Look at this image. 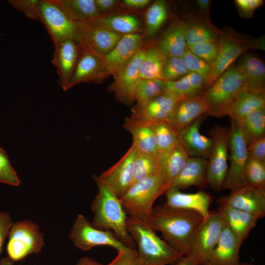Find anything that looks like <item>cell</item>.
Segmentation results:
<instances>
[{
    "label": "cell",
    "instance_id": "f6af8a7d",
    "mask_svg": "<svg viewBox=\"0 0 265 265\" xmlns=\"http://www.w3.org/2000/svg\"><path fill=\"white\" fill-rule=\"evenodd\" d=\"M186 67L190 72L196 73L205 80L207 85L211 73V68L202 58L188 50L182 56Z\"/></svg>",
    "mask_w": 265,
    "mask_h": 265
},
{
    "label": "cell",
    "instance_id": "d4e9b609",
    "mask_svg": "<svg viewBox=\"0 0 265 265\" xmlns=\"http://www.w3.org/2000/svg\"><path fill=\"white\" fill-rule=\"evenodd\" d=\"M153 45L166 57H182L188 50L183 20L173 21Z\"/></svg>",
    "mask_w": 265,
    "mask_h": 265
},
{
    "label": "cell",
    "instance_id": "5bb4252c",
    "mask_svg": "<svg viewBox=\"0 0 265 265\" xmlns=\"http://www.w3.org/2000/svg\"><path fill=\"white\" fill-rule=\"evenodd\" d=\"M145 53V50L140 49L108 87L109 92L114 93L115 99L126 105L132 106L135 102V90L140 79L139 67Z\"/></svg>",
    "mask_w": 265,
    "mask_h": 265
},
{
    "label": "cell",
    "instance_id": "d6986e66",
    "mask_svg": "<svg viewBox=\"0 0 265 265\" xmlns=\"http://www.w3.org/2000/svg\"><path fill=\"white\" fill-rule=\"evenodd\" d=\"M54 47L52 62L58 76L57 82L63 90L66 91L77 61L79 45L74 39L68 38Z\"/></svg>",
    "mask_w": 265,
    "mask_h": 265
},
{
    "label": "cell",
    "instance_id": "484cf974",
    "mask_svg": "<svg viewBox=\"0 0 265 265\" xmlns=\"http://www.w3.org/2000/svg\"><path fill=\"white\" fill-rule=\"evenodd\" d=\"M208 159L189 157L183 168L171 182L169 187L184 189L190 186L205 188L207 186L206 170Z\"/></svg>",
    "mask_w": 265,
    "mask_h": 265
},
{
    "label": "cell",
    "instance_id": "9f6ffc18",
    "mask_svg": "<svg viewBox=\"0 0 265 265\" xmlns=\"http://www.w3.org/2000/svg\"><path fill=\"white\" fill-rule=\"evenodd\" d=\"M170 265H200L199 262L194 255L188 254L185 256L179 262Z\"/></svg>",
    "mask_w": 265,
    "mask_h": 265
},
{
    "label": "cell",
    "instance_id": "ba28073f",
    "mask_svg": "<svg viewBox=\"0 0 265 265\" xmlns=\"http://www.w3.org/2000/svg\"><path fill=\"white\" fill-rule=\"evenodd\" d=\"M79 54L73 73L67 89L80 83L100 84L111 75L103 55L78 38Z\"/></svg>",
    "mask_w": 265,
    "mask_h": 265
},
{
    "label": "cell",
    "instance_id": "ee69618b",
    "mask_svg": "<svg viewBox=\"0 0 265 265\" xmlns=\"http://www.w3.org/2000/svg\"><path fill=\"white\" fill-rule=\"evenodd\" d=\"M188 50L204 60L211 67L216 60L218 54L217 41H206L187 45Z\"/></svg>",
    "mask_w": 265,
    "mask_h": 265
},
{
    "label": "cell",
    "instance_id": "f35d334b",
    "mask_svg": "<svg viewBox=\"0 0 265 265\" xmlns=\"http://www.w3.org/2000/svg\"><path fill=\"white\" fill-rule=\"evenodd\" d=\"M161 171L158 155L138 151L134 160L132 184Z\"/></svg>",
    "mask_w": 265,
    "mask_h": 265
},
{
    "label": "cell",
    "instance_id": "5b68a950",
    "mask_svg": "<svg viewBox=\"0 0 265 265\" xmlns=\"http://www.w3.org/2000/svg\"><path fill=\"white\" fill-rule=\"evenodd\" d=\"M244 88L245 77L240 66L228 68L203 94L208 115L215 117L227 115L230 106Z\"/></svg>",
    "mask_w": 265,
    "mask_h": 265
},
{
    "label": "cell",
    "instance_id": "2e32d148",
    "mask_svg": "<svg viewBox=\"0 0 265 265\" xmlns=\"http://www.w3.org/2000/svg\"><path fill=\"white\" fill-rule=\"evenodd\" d=\"M219 204H224L257 216L265 215V190L245 186L234 190L217 200Z\"/></svg>",
    "mask_w": 265,
    "mask_h": 265
},
{
    "label": "cell",
    "instance_id": "e575fe53",
    "mask_svg": "<svg viewBox=\"0 0 265 265\" xmlns=\"http://www.w3.org/2000/svg\"><path fill=\"white\" fill-rule=\"evenodd\" d=\"M96 24L123 35L141 33L142 27L139 19L135 16L128 14L101 15L91 21Z\"/></svg>",
    "mask_w": 265,
    "mask_h": 265
},
{
    "label": "cell",
    "instance_id": "ac0fdd59",
    "mask_svg": "<svg viewBox=\"0 0 265 265\" xmlns=\"http://www.w3.org/2000/svg\"><path fill=\"white\" fill-rule=\"evenodd\" d=\"M143 35L141 33L124 34L115 47L104 55L113 78L132 60L141 49Z\"/></svg>",
    "mask_w": 265,
    "mask_h": 265
},
{
    "label": "cell",
    "instance_id": "8d00e7d4",
    "mask_svg": "<svg viewBox=\"0 0 265 265\" xmlns=\"http://www.w3.org/2000/svg\"><path fill=\"white\" fill-rule=\"evenodd\" d=\"M166 57L154 45L145 50L139 67V75L142 79H161L162 69Z\"/></svg>",
    "mask_w": 265,
    "mask_h": 265
},
{
    "label": "cell",
    "instance_id": "f5cc1de1",
    "mask_svg": "<svg viewBox=\"0 0 265 265\" xmlns=\"http://www.w3.org/2000/svg\"><path fill=\"white\" fill-rule=\"evenodd\" d=\"M239 15L244 18H251L254 12L251 10L248 0H236L234 1Z\"/></svg>",
    "mask_w": 265,
    "mask_h": 265
},
{
    "label": "cell",
    "instance_id": "9c48e42d",
    "mask_svg": "<svg viewBox=\"0 0 265 265\" xmlns=\"http://www.w3.org/2000/svg\"><path fill=\"white\" fill-rule=\"evenodd\" d=\"M8 238L6 250L8 256L14 262L28 255L38 254L45 244L39 226L28 219L13 223Z\"/></svg>",
    "mask_w": 265,
    "mask_h": 265
},
{
    "label": "cell",
    "instance_id": "6da1fadb",
    "mask_svg": "<svg viewBox=\"0 0 265 265\" xmlns=\"http://www.w3.org/2000/svg\"><path fill=\"white\" fill-rule=\"evenodd\" d=\"M203 220L196 212L175 209L163 204L153 207L147 222L154 231L161 233L171 247L186 256L191 253L195 233Z\"/></svg>",
    "mask_w": 265,
    "mask_h": 265
},
{
    "label": "cell",
    "instance_id": "c3c4849f",
    "mask_svg": "<svg viewBox=\"0 0 265 265\" xmlns=\"http://www.w3.org/2000/svg\"><path fill=\"white\" fill-rule=\"evenodd\" d=\"M117 252L116 257L106 265H140L135 250Z\"/></svg>",
    "mask_w": 265,
    "mask_h": 265
},
{
    "label": "cell",
    "instance_id": "8fae6325",
    "mask_svg": "<svg viewBox=\"0 0 265 265\" xmlns=\"http://www.w3.org/2000/svg\"><path fill=\"white\" fill-rule=\"evenodd\" d=\"M229 129L230 165L222 188L231 191L248 185L245 177V170L248 159V144L241 130L232 120Z\"/></svg>",
    "mask_w": 265,
    "mask_h": 265
},
{
    "label": "cell",
    "instance_id": "8992f818",
    "mask_svg": "<svg viewBox=\"0 0 265 265\" xmlns=\"http://www.w3.org/2000/svg\"><path fill=\"white\" fill-rule=\"evenodd\" d=\"M217 42L218 56L211 67V73L208 80L207 88L243 53L251 49H265L264 36L249 37L227 26L220 29Z\"/></svg>",
    "mask_w": 265,
    "mask_h": 265
},
{
    "label": "cell",
    "instance_id": "681fc988",
    "mask_svg": "<svg viewBox=\"0 0 265 265\" xmlns=\"http://www.w3.org/2000/svg\"><path fill=\"white\" fill-rule=\"evenodd\" d=\"M247 151L249 156L265 163V137L250 142Z\"/></svg>",
    "mask_w": 265,
    "mask_h": 265
},
{
    "label": "cell",
    "instance_id": "bcb514c9",
    "mask_svg": "<svg viewBox=\"0 0 265 265\" xmlns=\"http://www.w3.org/2000/svg\"><path fill=\"white\" fill-rule=\"evenodd\" d=\"M0 183L18 186L20 180L12 166L6 152L0 147Z\"/></svg>",
    "mask_w": 265,
    "mask_h": 265
},
{
    "label": "cell",
    "instance_id": "d6a6232c",
    "mask_svg": "<svg viewBox=\"0 0 265 265\" xmlns=\"http://www.w3.org/2000/svg\"><path fill=\"white\" fill-rule=\"evenodd\" d=\"M263 108H265V93H252L244 88L230 106L227 115L238 125L248 113Z\"/></svg>",
    "mask_w": 265,
    "mask_h": 265
},
{
    "label": "cell",
    "instance_id": "cb8c5ba5",
    "mask_svg": "<svg viewBox=\"0 0 265 265\" xmlns=\"http://www.w3.org/2000/svg\"><path fill=\"white\" fill-rule=\"evenodd\" d=\"M180 100L174 95L163 91L143 109L132 112L131 116L147 123H170L174 108Z\"/></svg>",
    "mask_w": 265,
    "mask_h": 265
},
{
    "label": "cell",
    "instance_id": "6f0895ef",
    "mask_svg": "<svg viewBox=\"0 0 265 265\" xmlns=\"http://www.w3.org/2000/svg\"><path fill=\"white\" fill-rule=\"evenodd\" d=\"M76 265H103L95 260L88 258L82 257L80 258Z\"/></svg>",
    "mask_w": 265,
    "mask_h": 265
},
{
    "label": "cell",
    "instance_id": "9a60e30c",
    "mask_svg": "<svg viewBox=\"0 0 265 265\" xmlns=\"http://www.w3.org/2000/svg\"><path fill=\"white\" fill-rule=\"evenodd\" d=\"M73 23L77 31V39L82 40L93 50L103 55L109 53L123 36L92 21Z\"/></svg>",
    "mask_w": 265,
    "mask_h": 265
},
{
    "label": "cell",
    "instance_id": "603a6c76",
    "mask_svg": "<svg viewBox=\"0 0 265 265\" xmlns=\"http://www.w3.org/2000/svg\"><path fill=\"white\" fill-rule=\"evenodd\" d=\"M184 23L185 36L187 45L201 42L217 41L220 29L193 10L182 19Z\"/></svg>",
    "mask_w": 265,
    "mask_h": 265
},
{
    "label": "cell",
    "instance_id": "b9f144b4",
    "mask_svg": "<svg viewBox=\"0 0 265 265\" xmlns=\"http://www.w3.org/2000/svg\"><path fill=\"white\" fill-rule=\"evenodd\" d=\"M245 177L248 186L265 190V163L248 155Z\"/></svg>",
    "mask_w": 265,
    "mask_h": 265
},
{
    "label": "cell",
    "instance_id": "680465c9",
    "mask_svg": "<svg viewBox=\"0 0 265 265\" xmlns=\"http://www.w3.org/2000/svg\"><path fill=\"white\" fill-rule=\"evenodd\" d=\"M263 0H248L249 5L254 12L258 7L264 3Z\"/></svg>",
    "mask_w": 265,
    "mask_h": 265
},
{
    "label": "cell",
    "instance_id": "7dc6e473",
    "mask_svg": "<svg viewBox=\"0 0 265 265\" xmlns=\"http://www.w3.org/2000/svg\"><path fill=\"white\" fill-rule=\"evenodd\" d=\"M40 0H8V3L28 19L39 21L38 8Z\"/></svg>",
    "mask_w": 265,
    "mask_h": 265
},
{
    "label": "cell",
    "instance_id": "11a10c76",
    "mask_svg": "<svg viewBox=\"0 0 265 265\" xmlns=\"http://www.w3.org/2000/svg\"><path fill=\"white\" fill-rule=\"evenodd\" d=\"M151 1V0H124L122 3L131 8L141 9L147 6Z\"/></svg>",
    "mask_w": 265,
    "mask_h": 265
},
{
    "label": "cell",
    "instance_id": "1f68e13d",
    "mask_svg": "<svg viewBox=\"0 0 265 265\" xmlns=\"http://www.w3.org/2000/svg\"><path fill=\"white\" fill-rule=\"evenodd\" d=\"M73 22L94 20L100 15L95 0H52Z\"/></svg>",
    "mask_w": 265,
    "mask_h": 265
},
{
    "label": "cell",
    "instance_id": "e0dca14e",
    "mask_svg": "<svg viewBox=\"0 0 265 265\" xmlns=\"http://www.w3.org/2000/svg\"><path fill=\"white\" fill-rule=\"evenodd\" d=\"M138 152L132 144L123 157L104 171L100 177L120 197L132 185L134 160Z\"/></svg>",
    "mask_w": 265,
    "mask_h": 265
},
{
    "label": "cell",
    "instance_id": "ffe728a7",
    "mask_svg": "<svg viewBox=\"0 0 265 265\" xmlns=\"http://www.w3.org/2000/svg\"><path fill=\"white\" fill-rule=\"evenodd\" d=\"M208 114L197 118L178 133V141L189 157H199L208 159L212 147L210 137L200 133V126Z\"/></svg>",
    "mask_w": 265,
    "mask_h": 265
},
{
    "label": "cell",
    "instance_id": "4dcf8cb0",
    "mask_svg": "<svg viewBox=\"0 0 265 265\" xmlns=\"http://www.w3.org/2000/svg\"><path fill=\"white\" fill-rule=\"evenodd\" d=\"M238 65L245 77V88L252 93H265V67L259 58L251 54L241 58Z\"/></svg>",
    "mask_w": 265,
    "mask_h": 265
},
{
    "label": "cell",
    "instance_id": "d590c367",
    "mask_svg": "<svg viewBox=\"0 0 265 265\" xmlns=\"http://www.w3.org/2000/svg\"><path fill=\"white\" fill-rule=\"evenodd\" d=\"M164 81L161 79H140L134 93L135 106L132 112L145 108L154 98L163 92Z\"/></svg>",
    "mask_w": 265,
    "mask_h": 265
},
{
    "label": "cell",
    "instance_id": "7402d4cb",
    "mask_svg": "<svg viewBox=\"0 0 265 265\" xmlns=\"http://www.w3.org/2000/svg\"><path fill=\"white\" fill-rule=\"evenodd\" d=\"M241 245L225 222L218 241L204 265H238Z\"/></svg>",
    "mask_w": 265,
    "mask_h": 265
},
{
    "label": "cell",
    "instance_id": "f1b7e54d",
    "mask_svg": "<svg viewBox=\"0 0 265 265\" xmlns=\"http://www.w3.org/2000/svg\"><path fill=\"white\" fill-rule=\"evenodd\" d=\"M207 88V83L202 77L190 72L178 80L164 81L163 91L182 100L203 95Z\"/></svg>",
    "mask_w": 265,
    "mask_h": 265
},
{
    "label": "cell",
    "instance_id": "91938a15",
    "mask_svg": "<svg viewBox=\"0 0 265 265\" xmlns=\"http://www.w3.org/2000/svg\"><path fill=\"white\" fill-rule=\"evenodd\" d=\"M14 262L8 256L2 258L0 261V265H14Z\"/></svg>",
    "mask_w": 265,
    "mask_h": 265
},
{
    "label": "cell",
    "instance_id": "7a4b0ae2",
    "mask_svg": "<svg viewBox=\"0 0 265 265\" xmlns=\"http://www.w3.org/2000/svg\"><path fill=\"white\" fill-rule=\"evenodd\" d=\"M92 178L98 187V193L93 200L91 211L94 217L91 224L95 228L111 231L129 248L133 249L134 241L127 228V213L119 197L99 176Z\"/></svg>",
    "mask_w": 265,
    "mask_h": 265
},
{
    "label": "cell",
    "instance_id": "816d5d0a",
    "mask_svg": "<svg viewBox=\"0 0 265 265\" xmlns=\"http://www.w3.org/2000/svg\"><path fill=\"white\" fill-rule=\"evenodd\" d=\"M95 4L100 15H104L117 6L119 1L116 0H95Z\"/></svg>",
    "mask_w": 265,
    "mask_h": 265
},
{
    "label": "cell",
    "instance_id": "60d3db41",
    "mask_svg": "<svg viewBox=\"0 0 265 265\" xmlns=\"http://www.w3.org/2000/svg\"><path fill=\"white\" fill-rule=\"evenodd\" d=\"M154 134L158 154L172 148L178 141V133L167 122L148 123Z\"/></svg>",
    "mask_w": 265,
    "mask_h": 265
},
{
    "label": "cell",
    "instance_id": "30bf717a",
    "mask_svg": "<svg viewBox=\"0 0 265 265\" xmlns=\"http://www.w3.org/2000/svg\"><path fill=\"white\" fill-rule=\"evenodd\" d=\"M68 236L74 245L83 251H89L99 245L110 246L117 252L133 250L125 245L111 231L102 230L93 227L81 214L77 215Z\"/></svg>",
    "mask_w": 265,
    "mask_h": 265
},
{
    "label": "cell",
    "instance_id": "44dd1931",
    "mask_svg": "<svg viewBox=\"0 0 265 265\" xmlns=\"http://www.w3.org/2000/svg\"><path fill=\"white\" fill-rule=\"evenodd\" d=\"M166 202L164 204L171 208L193 211L200 214L203 220L210 214L209 207L212 201L211 196L207 193L199 191L193 193H185L180 189L169 187L164 192Z\"/></svg>",
    "mask_w": 265,
    "mask_h": 265
},
{
    "label": "cell",
    "instance_id": "74e56055",
    "mask_svg": "<svg viewBox=\"0 0 265 265\" xmlns=\"http://www.w3.org/2000/svg\"><path fill=\"white\" fill-rule=\"evenodd\" d=\"M237 126L244 135L248 144L253 141L265 137V108L251 111Z\"/></svg>",
    "mask_w": 265,
    "mask_h": 265
},
{
    "label": "cell",
    "instance_id": "4316f807",
    "mask_svg": "<svg viewBox=\"0 0 265 265\" xmlns=\"http://www.w3.org/2000/svg\"><path fill=\"white\" fill-rule=\"evenodd\" d=\"M206 114H208V107L203 95L184 99L177 104L169 123L179 133L197 118Z\"/></svg>",
    "mask_w": 265,
    "mask_h": 265
},
{
    "label": "cell",
    "instance_id": "db71d44e",
    "mask_svg": "<svg viewBox=\"0 0 265 265\" xmlns=\"http://www.w3.org/2000/svg\"><path fill=\"white\" fill-rule=\"evenodd\" d=\"M211 0H196L195 1V5L198 12L206 18H209V11Z\"/></svg>",
    "mask_w": 265,
    "mask_h": 265
},
{
    "label": "cell",
    "instance_id": "94428289",
    "mask_svg": "<svg viewBox=\"0 0 265 265\" xmlns=\"http://www.w3.org/2000/svg\"><path fill=\"white\" fill-rule=\"evenodd\" d=\"M238 265H255L252 263L245 262V263H240Z\"/></svg>",
    "mask_w": 265,
    "mask_h": 265
},
{
    "label": "cell",
    "instance_id": "3957f363",
    "mask_svg": "<svg viewBox=\"0 0 265 265\" xmlns=\"http://www.w3.org/2000/svg\"><path fill=\"white\" fill-rule=\"evenodd\" d=\"M126 223L128 233L137 243L140 265H170L185 256L159 238L147 222L129 216Z\"/></svg>",
    "mask_w": 265,
    "mask_h": 265
},
{
    "label": "cell",
    "instance_id": "f546056e",
    "mask_svg": "<svg viewBox=\"0 0 265 265\" xmlns=\"http://www.w3.org/2000/svg\"><path fill=\"white\" fill-rule=\"evenodd\" d=\"M124 128L132 136V144L139 152L158 155L154 134L149 123L132 116L126 117Z\"/></svg>",
    "mask_w": 265,
    "mask_h": 265
},
{
    "label": "cell",
    "instance_id": "83f0119b",
    "mask_svg": "<svg viewBox=\"0 0 265 265\" xmlns=\"http://www.w3.org/2000/svg\"><path fill=\"white\" fill-rule=\"evenodd\" d=\"M218 212L236 236L240 245L256 226L258 218L247 212L219 204Z\"/></svg>",
    "mask_w": 265,
    "mask_h": 265
},
{
    "label": "cell",
    "instance_id": "836d02e7",
    "mask_svg": "<svg viewBox=\"0 0 265 265\" xmlns=\"http://www.w3.org/2000/svg\"><path fill=\"white\" fill-rule=\"evenodd\" d=\"M161 171L169 185L181 171L189 157L179 141L169 150L159 154Z\"/></svg>",
    "mask_w": 265,
    "mask_h": 265
},
{
    "label": "cell",
    "instance_id": "7c38bea8",
    "mask_svg": "<svg viewBox=\"0 0 265 265\" xmlns=\"http://www.w3.org/2000/svg\"><path fill=\"white\" fill-rule=\"evenodd\" d=\"M225 224L218 212L210 211L208 217L198 227L193 238L190 254L204 265L216 246Z\"/></svg>",
    "mask_w": 265,
    "mask_h": 265
},
{
    "label": "cell",
    "instance_id": "52a82bcc",
    "mask_svg": "<svg viewBox=\"0 0 265 265\" xmlns=\"http://www.w3.org/2000/svg\"><path fill=\"white\" fill-rule=\"evenodd\" d=\"M209 135L212 141V147L208 159L206 181L212 189L220 191L222 188L228 169L230 129L215 125L209 131Z\"/></svg>",
    "mask_w": 265,
    "mask_h": 265
},
{
    "label": "cell",
    "instance_id": "277c9868",
    "mask_svg": "<svg viewBox=\"0 0 265 265\" xmlns=\"http://www.w3.org/2000/svg\"><path fill=\"white\" fill-rule=\"evenodd\" d=\"M162 172L133 184L119 197L130 216L147 222L156 199L169 187Z\"/></svg>",
    "mask_w": 265,
    "mask_h": 265
},
{
    "label": "cell",
    "instance_id": "f907efd6",
    "mask_svg": "<svg viewBox=\"0 0 265 265\" xmlns=\"http://www.w3.org/2000/svg\"><path fill=\"white\" fill-rule=\"evenodd\" d=\"M13 223L9 213L0 211V254L2 251L5 240L8 237Z\"/></svg>",
    "mask_w": 265,
    "mask_h": 265
},
{
    "label": "cell",
    "instance_id": "7bdbcfd3",
    "mask_svg": "<svg viewBox=\"0 0 265 265\" xmlns=\"http://www.w3.org/2000/svg\"><path fill=\"white\" fill-rule=\"evenodd\" d=\"M189 73L182 57H166L162 69L161 79L164 81H175Z\"/></svg>",
    "mask_w": 265,
    "mask_h": 265
},
{
    "label": "cell",
    "instance_id": "4fadbf2b",
    "mask_svg": "<svg viewBox=\"0 0 265 265\" xmlns=\"http://www.w3.org/2000/svg\"><path fill=\"white\" fill-rule=\"evenodd\" d=\"M38 18L47 28L54 46L68 38L77 41L74 23L52 0H40Z\"/></svg>",
    "mask_w": 265,
    "mask_h": 265
},
{
    "label": "cell",
    "instance_id": "ab89813d",
    "mask_svg": "<svg viewBox=\"0 0 265 265\" xmlns=\"http://www.w3.org/2000/svg\"><path fill=\"white\" fill-rule=\"evenodd\" d=\"M168 14L167 2L155 1L149 7L145 17V31L148 39L152 38L166 21Z\"/></svg>",
    "mask_w": 265,
    "mask_h": 265
}]
</instances>
